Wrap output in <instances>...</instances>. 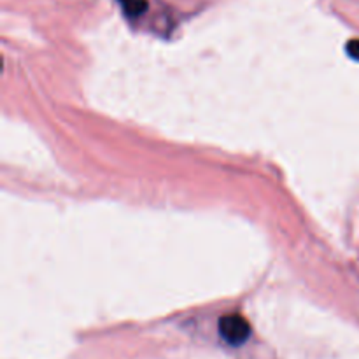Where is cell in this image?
Listing matches in <instances>:
<instances>
[{"mask_svg":"<svg viewBox=\"0 0 359 359\" xmlns=\"http://www.w3.org/2000/svg\"><path fill=\"white\" fill-rule=\"evenodd\" d=\"M217 330H219L221 339L233 347L242 346L251 337V326H249L248 319L238 314L223 316L217 323Z\"/></svg>","mask_w":359,"mask_h":359,"instance_id":"obj_1","label":"cell"},{"mask_svg":"<svg viewBox=\"0 0 359 359\" xmlns=\"http://www.w3.org/2000/svg\"><path fill=\"white\" fill-rule=\"evenodd\" d=\"M347 55L359 62V39H354V41H351L347 44Z\"/></svg>","mask_w":359,"mask_h":359,"instance_id":"obj_3","label":"cell"},{"mask_svg":"<svg viewBox=\"0 0 359 359\" xmlns=\"http://www.w3.org/2000/svg\"><path fill=\"white\" fill-rule=\"evenodd\" d=\"M123 13L128 18H139L147 11V0H119Z\"/></svg>","mask_w":359,"mask_h":359,"instance_id":"obj_2","label":"cell"}]
</instances>
